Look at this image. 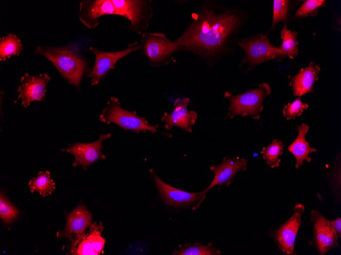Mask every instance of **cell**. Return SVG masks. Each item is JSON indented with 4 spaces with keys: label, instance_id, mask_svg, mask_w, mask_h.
Here are the masks:
<instances>
[{
    "label": "cell",
    "instance_id": "23",
    "mask_svg": "<svg viewBox=\"0 0 341 255\" xmlns=\"http://www.w3.org/2000/svg\"><path fill=\"white\" fill-rule=\"evenodd\" d=\"M28 185L32 193L38 191L43 196L51 194L55 189V183L50 178V173L40 172L37 177L30 180Z\"/></svg>",
    "mask_w": 341,
    "mask_h": 255
},
{
    "label": "cell",
    "instance_id": "12",
    "mask_svg": "<svg viewBox=\"0 0 341 255\" xmlns=\"http://www.w3.org/2000/svg\"><path fill=\"white\" fill-rule=\"evenodd\" d=\"M86 234L77 235L71 240V253L76 255H99L105 246L106 240L101 236L103 226L95 222L90 224Z\"/></svg>",
    "mask_w": 341,
    "mask_h": 255
},
{
    "label": "cell",
    "instance_id": "18",
    "mask_svg": "<svg viewBox=\"0 0 341 255\" xmlns=\"http://www.w3.org/2000/svg\"><path fill=\"white\" fill-rule=\"evenodd\" d=\"M91 221V213L84 205H79L68 215L65 228L58 232L57 236L71 240L75 236L84 234Z\"/></svg>",
    "mask_w": 341,
    "mask_h": 255
},
{
    "label": "cell",
    "instance_id": "10",
    "mask_svg": "<svg viewBox=\"0 0 341 255\" xmlns=\"http://www.w3.org/2000/svg\"><path fill=\"white\" fill-rule=\"evenodd\" d=\"M141 48L140 43L137 41L129 44L124 50L115 52L102 51L91 47L90 51L95 56L94 65L87 75V77L91 78V84H98L105 78L111 69L115 68V64L118 60Z\"/></svg>",
    "mask_w": 341,
    "mask_h": 255
},
{
    "label": "cell",
    "instance_id": "8",
    "mask_svg": "<svg viewBox=\"0 0 341 255\" xmlns=\"http://www.w3.org/2000/svg\"><path fill=\"white\" fill-rule=\"evenodd\" d=\"M304 211L305 207L302 204L295 205L290 217L284 223L270 231L269 236L274 239L278 249L284 254H296L295 242Z\"/></svg>",
    "mask_w": 341,
    "mask_h": 255
},
{
    "label": "cell",
    "instance_id": "5",
    "mask_svg": "<svg viewBox=\"0 0 341 255\" xmlns=\"http://www.w3.org/2000/svg\"><path fill=\"white\" fill-rule=\"evenodd\" d=\"M140 43L142 54L153 67L168 64L174 59V53L179 51V44L163 33H143Z\"/></svg>",
    "mask_w": 341,
    "mask_h": 255
},
{
    "label": "cell",
    "instance_id": "21",
    "mask_svg": "<svg viewBox=\"0 0 341 255\" xmlns=\"http://www.w3.org/2000/svg\"><path fill=\"white\" fill-rule=\"evenodd\" d=\"M20 40L14 34L0 38V61H4L12 55H19L22 50Z\"/></svg>",
    "mask_w": 341,
    "mask_h": 255
},
{
    "label": "cell",
    "instance_id": "30",
    "mask_svg": "<svg viewBox=\"0 0 341 255\" xmlns=\"http://www.w3.org/2000/svg\"><path fill=\"white\" fill-rule=\"evenodd\" d=\"M330 221L338 238H341V218L337 217L336 219Z\"/></svg>",
    "mask_w": 341,
    "mask_h": 255
},
{
    "label": "cell",
    "instance_id": "2",
    "mask_svg": "<svg viewBox=\"0 0 341 255\" xmlns=\"http://www.w3.org/2000/svg\"><path fill=\"white\" fill-rule=\"evenodd\" d=\"M35 53L50 60L68 83L80 87L87 67L86 62L80 55L68 47L47 46H38Z\"/></svg>",
    "mask_w": 341,
    "mask_h": 255
},
{
    "label": "cell",
    "instance_id": "17",
    "mask_svg": "<svg viewBox=\"0 0 341 255\" xmlns=\"http://www.w3.org/2000/svg\"><path fill=\"white\" fill-rule=\"evenodd\" d=\"M105 15H117L111 0H84L80 4L79 19L89 29L97 26L99 18Z\"/></svg>",
    "mask_w": 341,
    "mask_h": 255
},
{
    "label": "cell",
    "instance_id": "4",
    "mask_svg": "<svg viewBox=\"0 0 341 255\" xmlns=\"http://www.w3.org/2000/svg\"><path fill=\"white\" fill-rule=\"evenodd\" d=\"M106 107L100 116V121L107 124H115L125 130L139 133L149 131L152 133L157 131L158 125H151L144 117L138 116L135 111H128L120 105L118 99L112 97L107 101Z\"/></svg>",
    "mask_w": 341,
    "mask_h": 255
},
{
    "label": "cell",
    "instance_id": "7",
    "mask_svg": "<svg viewBox=\"0 0 341 255\" xmlns=\"http://www.w3.org/2000/svg\"><path fill=\"white\" fill-rule=\"evenodd\" d=\"M117 15L127 18L130 21L129 30L137 34L145 30L153 16L151 1L111 0Z\"/></svg>",
    "mask_w": 341,
    "mask_h": 255
},
{
    "label": "cell",
    "instance_id": "22",
    "mask_svg": "<svg viewBox=\"0 0 341 255\" xmlns=\"http://www.w3.org/2000/svg\"><path fill=\"white\" fill-rule=\"evenodd\" d=\"M297 32H291L284 24L281 31V37L282 43L279 46V53L281 55H287L290 59H293L297 55L299 50L298 47Z\"/></svg>",
    "mask_w": 341,
    "mask_h": 255
},
{
    "label": "cell",
    "instance_id": "29",
    "mask_svg": "<svg viewBox=\"0 0 341 255\" xmlns=\"http://www.w3.org/2000/svg\"><path fill=\"white\" fill-rule=\"evenodd\" d=\"M308 105L302 102L300 98H296L291 103H288L283 109V114L287 120L294 119L296 117L300 116L304 109H307Z\"/></svg>",
    "mask_w": 341,
    "mask_h": 255
},
{
    "label": "cell",
    "instance_id": "16",
    "mask_svg": "<svg viewBox=\"0 0 341 255\" xmlns=\"http://www.w3.org/2000/svg\"><path fill=\"white\" fill-rule=\"evenodd\" d=\"M247 164V160L244 158L228 156L224 157L220 164L210 167L214 173V178L205 191L207 192L216 185L229 186L237 173L246 170Z\"/></svg>",
    "mask_w": 341,
    "mask_h": 255
},
{
    "label": "cell",
    "instance_id": "28",
    "mask_svg": "<svg viewBox=\"0 0 341 255\" xmlns=\"http://www.w3.org/2000/svg\"><path fill=\"white\" fill-rule=\"evenodd\" d=\"M324 0H306L304 1L302 6L297 10L295 16L298 18L313 16L318 12V10L325 5Z\"/></svg>",
    "mask_w": 341,
    "mask_h": 255
},
{
    "label": "cell",
    "instance_id": "13",
    "mask_svg": "<svg viewBox=\"0 0 341 255\" xmlns=\"http://www.w3.org/2000/svg\"><path fill=\"white\" fill-rule=\"evenodd\" d=\"M110 137V133L101 134L99 139L91 143H77L75 145H69L67 148L61 150L63 152L69 153L75 156V160L72 165H81L84 170L92 163L99 159H106V156L102 154L103 149V141Z\"/></svg>",
    "mask_w": 341,
    "mask_h": 255
},
{
    "label": "cell",
    "instance_id": "6",
    "mask_svg": "<svg viewBox=\"0 0 341 255\" xmlns=\"http://www.w3.org/2000/svg\"><path fill=\"white\" fill-rule=\"evenodd\" d=\"M237 43L245 53L239 66L248 63L247 72L263 62L280 56L279 47L272 45L267 37L262 34L243 38Z\"/></svg>",
    "mask_w": 341,
    "mask_h": 255
},
{
    "label": "cell",
    "instance_id": "20",
    "mask_svg": "<svg viewBox=\"0 0 341 255\" xmlns=\"http://www.w3.org/2000/svg\"><path fill=\"white\" fill-rule=\"evenodd\" d=\"M309 129V126L305 123L299 125L298 136L287 148L288 150L293 154L296 159V168L303 165L304 160L310 162L311 159L309 154L317 151L316 149L310 147V144L306 139V134Z\"/></svg>",
    "mask_w": 341,
    "mask_h": 255
},
{
    "label": "cell",
    "instance_id": "11",
    "mask_svg": "<svg viewBox=\"0 0 341 255\" xmlns=\"http://www.w3.org/2000/svg\"><path fill=\"white\" fill-rule=\"evenodd\" d=\"M310 219L313 224V236L310 244L316 249L319 254L324 255L338 246V237L330 220L315 209L311 211Z\"/></svg>",
    "mask_w": 341,
    "mask_h": 255
},
{
    "label": "cell",
    "instance_id": "25",
    "mask_svg": "<svg viewBox=\"0 0 341 255\" xmlns=\"http://www.w3.org/2000/svg\"><path fill=\"white\" fill-rule=\"evenodd\" d=\"M220 251L212 246L211 243L203 245L201 242L193 244H187L183 247L176 250L173 254L176 255H218Z\"/></svg>",
    "mask_w": 341,
    "mask_h": 255
},
{
    "label": "cell",
    "instance_id": "27",
    "mask_svg": "<svg viewBox=\"0 0 341 255\" xmlns=\"http://www.w3.org/2000/svg\"><path fill=\"white\" fill-rule=\"evenodd\" d=\"M19 214L18 210L11 202L1 193L0 197V217L6 223L12 221Z\"/></svg>",
    "mask_w": 341,
    "mask_h": 255
},
{
    "label": "cell",
    "instance_id": "3",
    "mask_svg": "<svg viewBox=\"0 0 341 255\" xmlns=\"http://www.w3.org/2000/svg\"><path fill=\"white\" fill-rule=\"evenodd\" d=\"M271 93L270 86L265 82L259 84L256 89L238 95L225 92L224 96L230 102L229 112L225 119L240 116L242 117L250 116L254 120L259 119L263 109V102Z\"/></svg>",
    "mask_w": 341,
    "mask_h": 255
},
{
    "label": "cell",
    "instance_id": "1",
    "mask_svg": "<svg viewBox=\"0 0 341 255\" xmlns=\"http://www.w3.org/2000/svg\"><path fill=\"white\" fill-rule=\"evenodd\" d=\"M246 18L239 10L205 1L176 41L179 51L197 54L212 67L231 51Z\"/></svg>",
    "mask_w": 341,
    "mask_h": 255
},
{
    "label": "cell",
    "instance_id": "15",
    "mask_svg": "<svg viewBox=\"0 0 341 255\" xmlns=\"http://www.w3.org/2000/svg\"><path fill=\"white\" fill-rule=\"evenodd\" d=\"M191 102L188 98L177 99L174 102L175 108L170 113L165 112L161 121L165 123V128L172 129L174 126L182 128L184 131L191 133V126L193 125L198 117L194 111L188 110V105Z\"/></svg>",
    "mask_w": 341,
    "mask_h": 255
},
{
    "label": "cell",
    "instance_id": "14",
    "mask_svg": "<svg viewBox=\"0 0 341 255\" xmlns=\"http://www.w3.org/2000/svg\"><path fill=\"white\" fill-rule=\"evenodd\" d=\"M51 79L46 73L32 76L26 73L20 79V85L18 89V99H21V105L27 108L32 101L43 100L46 86Z\"/></svg>",
    "mask_w": 341,
    "mask_h": 255
},
{
    "label": "cell",
    "instance_id": "24",
    "mask_svg": "<svg viewBox=\"0 0 341 255\" xmlns=\"http://www.w3.org/2000/svg\"><path fill=\"white\" fill-rule=\"evenodd\" d=\"M284 145L279 139H274L266 147H263L261 151L262 157L272 168L278 167L281 162L280 159L283 151Z\"/></svg>",
    "mask_w": 341,
    "mask_h": 255
},
{
    "label": "cell",
    "instance_id": "26",
    "mask_svg": "<svg viewBox=\"0 0 341 255\" xmlns=\"http://www.w3.org/2000/svg\"><path fill=\"white\" fill-rule=\"evenodd\" d=\"M290 1L275 0L273 5V16L272 29L280 21H285L288 17Z\"/></svg>",
    "mask_w": 341,
    "mask_h": 255
},
{
    "label": "cell",
    "instance_id": "19",
    "mask_svg": "<svg viewBox=\"0 0 341 255\" xmlns=\"http://www.w3.org/2000/svg\"><path fill=\"white\" fill-rule=\"evenodd\" d=\"M320 68L312 62L306 68L291 77L289 86L295 96L301 97L307 93L313 92L314 82L318 80Z\"/></svg>",
    "mask_w": 341,
    "mask_h": 255
},
{
    "label": "cell",
    "instance_id": "9",
    "mask_svg": "<svg viewBox=\"0 0 341 255\" xmlns=\"http://www.w3.org/2000/svg\"><path fill=\"white\" fill-rule=\"evenodd\" d=\"M151 177L163 201L169 206L182 207L192 206L198 207L205 197V190L197 193L188 192L176 188L160 179L155 172L150 169Z\"/></svg>",
    "mask_w": 341,
    "mask_h": 255
}]
</instances>
